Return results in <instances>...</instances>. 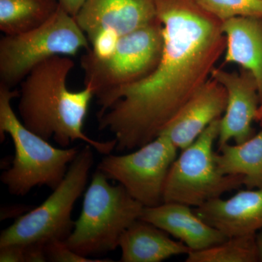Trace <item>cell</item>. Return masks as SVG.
I'll return each mask as SVG.
<instances>
[{"mask_svg":"<svg viewBox=\"0 0 262 262\" xmlns=\"http://www.w3.org/2000/svg\"><path fill=\"white\" fill-rule=\"evenodd\" d=\"M227 40L225 63H237L252 73L262 102V17H234L222 23Z\"/></svg>","mask_w":262,"mask_h":262,"instance_id":"cell-15","label":"cell"},{"mask_svg":"<svg viewBox=\"0 0 262 262\" xmlns=\"http://www.w3.org/2000/svg\"><path fill=\"white\" fill-rule=\"evenodd\" d=\"M27 209L28 208L23 206H10L9 208L5 207L1 211V220H6L8 217H14L16 215H20L25 211H27Z\"/></svg>","mask_w":262,"mask_h":262,"instance_id":"cell-25","label":"cell"},{"mask_svg":"<svg viewBox=\"0 0 262 262\" xmlns=\"http://www.w3.org/2000/svg\"><path fill=\"white\" fill-rule=\"evenodd\" d=\"M86 0H58L60 7L72 17H75L80 11Z\"/></svg>","mask_w":262,"mask_h":262,"instance_id":"cell-24","label":"cell"},{"mask_svg":"<svg viewBox=\"0 0 262 262\" xmlns=\"http://www.w3.org/2000/svg\"><path fill=\"white\" fill-rule=\"evenodd\" d=\"M219 171L241 176L248 189L262 187V130L241 144H226L215 152Z\"/></svg>","mask_w":262,"mask_h":262,"instance_id":"cell-17","label":"cell"},{"mask_svg":"<svg viewBox=\"0 0 262 262\" xmlns=\"http://www.w3.org/2000/svg\"><path fill=\"white\" fill-rule=\"evenodd\" d=\"M256 121H257L260 125L262 127V102L260 103L259 107L258 108L257 113H256Z\"/></svg>","mask_w":262,"mask_h":262,"instance_id":"cell-27","label":"cell"},{"mask_svg":"<svg viewBox=\"0 0 262 262\" xmlns=\"http://www.w3.org/2000/svg\"><path fill=\"white\" fill-rule=\"evenodd\" d=\"M211 77L222 84L227 93L225 115L220 119L218 148L231 140L236 144L245 142L253 136L252 122L261 103L254 77L243 68L237 73L215 67Z\"/></svg>","mask_w":262,"mask_h":262,"instance_id":"cell-10","label":"cell"},{"mask_svg":"<svg viewBox=\"0 0 262 262\" xmlns=\"http://www.w3.org/2000/svg\"><path fill=\"white\" fill-rule=\"evenodd\" d=\"M177 154L178 148L160 135L129 154L106 155L97 169L121 184L144 208H151L164 203L167 177Z\"/></svg>","mask_w":262,"mask_h":262,"instance_id":"cell-9","label":"cell"},{"mask_svg":"<svg viewBox=\"0 0 262 262\" xmlns=\"http://www.w3.org/2000/svg\"><path fill=\"white\" fill-rule=\"evenodd\" d=\"M258 261L256 234L229 237L206 249L191 251L186 262Z\"/></svg>","mask_w":262,"mask_h":262,"instance_id":"cell-19","label":"cell"},{"mask_svg":"<svg viewBox=\"0 0 262 262\" xmlns=\"http://www.w3.org/2000/svg\"><path fill=\"white\" fill-rule=\"evenodd\" d=\"M256 244L257 248L258 261L262 262V229L256 234Z\"/></svg>","mask_w":262,"mask_h":262,"instance_id":"cell-26","label":"cell"},{"mask_svg":"<svg viewBox=\"0 0 262 262\" xmlns=\"http://www.w3.org/2000/svg\"><path fill=\"white\" fill-rule=\"evenodd\" d=\"M75 67L70 56H56L36 66L20 83L18 110L24 126L49 141L53 139L63 148L82 141L101 154H111L116 139L100 141L83 131L91 100V88L71 91L67 78Z\"/></svg>","mask_w":262,"mask_h":262,"instance_id":"cell-2","label":"cell"},{"mask_svg":"<svg viewBox=\"0 0 262 262\" xmlns=\"http://www.w3.org/2000/svg\"><path fill=\"white\" fill-rule=\"evenodd\" d=\"M75 18L91 44L102 33L120 37L158 17L155 0H86Z\"/></svg>","mask_w":262,"mask_h":262,"instance_id":"cell-11","label":"cell"},{"mask_svg":"<svg viewBox=\"0 0 262 262\" xmlns=\"http://www.w3.org/2000/svg\"><path fill=\"white\" fill-rule=\"evenodd\" d=\"M227 104L225 88L211 77L182 106L160 135L167 136L182 151L190 146L210 124L221 118Z\"/></svg>","mask_w":262,"mask_h":262,"instance_id":"cell-12","label":"cell"},{"mask_svg":"<svg viewBox=\"0 0 262 262\" xmlns=\"http://www.w3.org/2000/svg\"><path fill=\"white\" fill-rule=\"evenodd\" d=\"M86 144L72 162L64 178L40 206L18 217L0 235V247L12 244H45L65 241L72 233L75 222L72 212L84 192L94 154Z\"/></svg>","mask_w":262,"mask_h":262,"instance_id":"cell-5","label":"cell"},{"mask_svg":"<svg viewBox=\"0 0 262 262\" xmlns=\"http://www.w3.org/2000/svg\"><path fill=\"white\" fill-rule=\"evenodd\" d=\"M198 216L227 237L256 234L262 229V187L215 198L194 209Z\"/></svg>","mask_w":262,"mask_h":262,"instance_id":"cell-13","label":"cell"},{"mask_svg":"<svg viewBox=\"0 0 262 262\" xmlns=\"http://www.w3.org/2000/svg\"><path fill=\"white\" fill-rule=\"evenodd\" d=\"M222 21L234 17H262V0H195Z\"/></svg>","mask_w":262,"mask_h":262,"instance_id":"cell-20","label":"cell"},{"mask_svg":"<svg viewBox=\"0 0 262 262\" xmlns=\"http://www.w3.org/2000/svg\"><path fill=\"white\" fill-rule=\"evenodd\" d=\"M140 220L179 239L191 251L206 249L228 238L202 220L190 206L182 203H163L144 208Z\"/></svg>","mask_w":262,"mask_h":262,"instance_id":"cell-14","label":"cell"},{"mask_svg":"<svg viewBox=\"0 0 262 262\" xmlns=\"http://www.w3.org/2000/svg\"><path fill=\"white\" fill-rule=\"evenodd\" d=\"M58 0H0V30L5 35L30 32L51 18Z\"/></svg>","mask_w":262,"mask_h":262,"instance_id":"cell-18","label":"cell"},{"mask_svg":"<svg viewBox=\"0 0 262 262\" xmlns=\"http://www.w3.org/2000/svg\"><path fill=\"white\" fill-rule=\"evenodd\" d=\"M19 91L0 84V139L5 134L13 140L14 159L2 173V182L15 196H25L36 187L56 189L63 181L80 148H57L27 128L12 108Z\"/></svg>","mask_w":262,"mask_h":262,"instance_id":"cell-3","label":"cell"},{"mask_svg":"<svg viewBox=\"0 0 262 262\" xmlns=\"http://www.w3.org/2000/svg\"><path fill=\"white\" fill-rule=\"evenodd\" d=\"M24 254H25V262L48 261L46 244H45L36 243V244H24Z\"/></svg>","mask_w":262,"mask_h":262,"instance_id":"cell-23","label":"cell"},{"mask_svg":"<svg viewBox=\"0 0 262 262\" xmlns=\"http://www.w3.org/2000/svg\"><path fill=\"white\" fill-rule=\"evenodd\" d=\"M48 260L54 262H112L113 260L91 259L75 252L64 244V241H52L46 244Z\"/></svg>","mask_w":262,"mask_h":262,"instance_id":"cell-21","label":"cell"},{"mask_svg":"<svg viewBox=\"0 0 262 262\" xmlns=\"http://www.w3.org/2000/svg\"><path fill=\"white\" fill-rule=\"evenodd\" d=\"M96 170L84 194L82 209L64 244L82 256L101 254L119 247L122 234L139 220L144 207L121 184L113 186Z\"/></svg>","mask_w":262,"mask_h":262,"instance_id":"cell-4","label":"cell"},{"mask_svg":"<svg viewBox=\"0 0 262 262\" xmlns=\"http://www.w3.org/2000/svg\"><path fill=\"white\" fill-rule=\"evenodd\" d=\"M0 261L25 262L24 245L12 244L0 247Z\"/></svg>","mask_w":262,"mask_h":262,"instance_id":"cell-22","label":"cell"},{"mask_svg":"<svg viewBox=\"0 0 262 262\" xmlns=\"http://www.w3.org/2000/svg\"><path fill=\"white\" fill-rule=\"evenodd\" d=\"M75 18L59 7L41 27L0 40V84L13 89L42 61L56 56H75L91 49Z\"/></svg>","mask_w":262,"mask_h":262,"instance_id":"cell-6","label":"cell"},{"mask_svg":"<svg viewBox=\"0 0 262 262\" xmlns=\"http://www.w3.org/2000/svg\"><path fill=\"white\" fill-rule=\"evenodd\" d=\"M163 47V24L158 18L121 36L107 57L98 58L87 51L80 59L84 86L91 88L97 98L144 80L159 64Z\"/></svg>","mask_w":262,"mask_h":262,"instance_id":"cell-7","label":"cell"},{"mask_svg":"<svg viewBox=\"0 0 262 262\" xmlns=\"http://www.w3.org/2000/svg\"><path fill=\"white\" fill-rule=\"evenodd\" d=\"M119 247L122 262H160L191 251L181 241H173L162 229L140 219L122 234Z\"/></svg>","mask_w":262,"mask_h":262,"instance_id":"cell-16","label":"cell"},{"mask_svg":"<svg viewBox=\"0 0 262 262\" xmlns=\"http://www.w3.org/2000/svg\"><path fill=\"white\" fill-rule=\"evenodd\" d=\"M220 119L210 124L174 160L165 182L164 203L198 208L244 184L241 176L223 175L217 168L213 145L218 139Z\"/></svg>","mask_w":262,"mask_h":262,"instance_id":"cell-8","label":"cell"},{"mask_svg":"<svg viewBox=\"0 0 262 262\" xmlns=\"http://www.w3.org/2000/svg\"><path fill=\"white\" fill-rule=\"evenodd\" d=\"M164 47L158 67L144 80L97 98L98 128L107 130L118 151L154 140L206 83L225 53L223 21L195 0H155Z\"/></svg>","mask_w":262,"mask_h":262,"instance_id":"cell-1","label":"cell"}]
</instances>
